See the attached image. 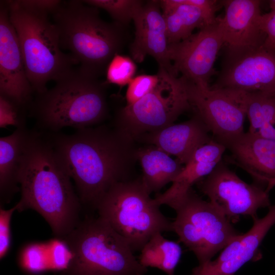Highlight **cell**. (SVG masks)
I'll list each match as a JSON object with an SVG mask.
<instances>
[{"mask_svg": "<svg viewBox=\"0 0 275 275\" xmlns=\"http://www.w3.org/2000/svg\"><path fill=\"white\" fill-rule=\"evenodd\" d=\"M45 133L74 181L82 206L96 210L111 187L128 180L138 149L134 140L114 126L87 127L72 134Z\"/></svg>", "mask_w": 275, "mask_h": 275, "instance_id": "obj_1", "label": "cell"}, {"mask_svg": "<svg viewBox=\"0 0 275 275\" xmlns=\"http://www.w3.org/2000/svg\"><path fill=\"white\" fill-rule=\"evenodd\" d=\"M71 179L45 132L30 130L19 174L17 211H36L54 237L63 239L81 221L83 206Z\"/></svg>", "mask_w": 275, "mask_h": 275, "instance_id": "obj_2", "label": "cell"}, {"mask_svg": "<svg viewBox=\"0 0 275 275\" xmlns=\"http://www.w3.org/2000/svg\"><path fill=\"white\" fill-rule=\"evenodd\" d=\"M55 85L36 95L29 108L38 127L58 132L65 127L77 129L100 123L108 113L105 83L79 67L55 81Z\"/></svg>", "mask_w": 275, "mask_h": 275, "instance_id": "obj_3", "label": "cell"}, {"mask_svg": "<svg viewBox=\"0 0 275 275\" xmlns=\"http://www.w3.org/2000/svg\"><path fill=\"white\" fill-rule=\"evenodd\" d=\"M52 16L61 48L69 50L82 70L98 77L105 72L123 46L122 25L104 21L97 8L78 0L62 1Z\"/></svg>", "mask_w": 275, "mask_h": 275, "instance_id": "obj_4", "label": "cell"}, {"mask_svg": "<svg viewBox=\"0 0 275 275\" xmlns=\"http://www.w3.org/2000/svg\"><path fill=\"white\" fill-rule=\"evenodd\" d=\"M15 30L28 79L36 95L45 92L50 81L58 79L78 64L60 46L58 30L48 14L5 1Z\"/></svg>", "mask_w": 275, "mask_h": 275, "instance_id": "obj_5", "label": "cell"}, {"mask_svg": "<svg viewBox=\"0 0 275 275\" xmlns=\"http://www.w3.org/2000/svg\"><path fill=\"white\" fill-rule=\"evenodd\" d=\"M64 240L72 258L60 275H144L127 242L101 217L86 216Z\"/></svg>", "mask_w": 275, "mask_h": 275, "instance_id": "obj_6", "label": "cell"}, {"mask_svg": "<svg viewBox=\"0 0 275 275\" xmlns=\"http://www.w3.org/2000/svg\"><path fill=\"white\" fill-rule=\"evenodd\" d=\"M142 179L118 182L98 203V216L127 242L134 252L141 251L157 233L173 232L172 222L161 212Z\"/></svg>", "mask_w": 275, "mask_h": 275, "instance_id": "obj_7", "label": "cell"}, {"mask_svg": "<svg viewBox=\"0 0 275 275\" xmlns=\"http://www.w3.org/2000/svg\"><path fill=\"white\" fill-rule=\"evenodd\" d=\"M168 206L176 213L173 232L194 253L199 264L210 261L242 233L219 210L192 188Z\"/></svg>", "mask_w": 275, "mask_h": 275, "instance_id": "obj_8", "label": "cell"}, {"mask_svg": "<svg viewBox=\"0 0 275 275\" xmlns=\"http://www.w3.org/2000/svg\"><path fill=\"white\" fill-rule=\"evenodd\" d=\"M155 87L140 100L121 108L114 127L135 141L141 136L174 124L191 108L183 78L159 68Z\"/></svg>", "mask_w": 275, "mask_h": 275, "instance_id": "obj_9", "label": "cell"}, {"mask_svg": "<svg viewBox=\"0 0 275 275\" xmlns=\"http://www.w3.org/2000/svg\"><path fill=\"white\" fill-rule=\"evenodd\" d=\"M181 77L184 81L195 114L212 133L215 141L226 147L244 133L246 115L240 92L213 89Z\"/></svg>", "mask_w": 275, "mask_h": 275, "instance_id": "obj_10", "label": "cell"}, {"mask_svg": "<svg viewBox=\"0 0 275 275\" xmlns=\"http://www.w3.org/2000/svg\"><path fill=\"white\" fill-rule=\"evenodd\" d=\"M275 95V50L261 45L226 49L221 69L210 87Z\"/></svg>", "mask_w": 275, "mask_h": 275, "instance_id": "obj_11", "label": "cell"}, {"mask_svg": "<svg viewBox=\"0 0 275 275\" xmlns=\"http://www.w3.org/2000/svg\"><path fill=\"white\" fill-rule=\"evenodd\" d=\"M202 193L232 223L240 216L255 219L258 210L271 206L268 192L255 183L241 179L222 160L208 176L199 182Z\"/></svg>", "mask_w": 275, "mask_h": 275, "instance_id": "obj_12", "label": "cell"}, {"mask_svg": "<svg viewBox=\"0 0 275 275\" xmlns=\"http://www.w3.org/2000/svg\"><path fill=\"white\" fill-rule=\"evenodd\" d=\"M225 44L218 18L178 43L169 44V57L176 76L208 86L217 54Z\"/></svg>", "mask_w": 275, "mask_h": 275, "instance_id": "obj_13", "label": "cell"}, {"mask_svg": "<svg viewBox=\"0 0 275 275\" xmlns=\"http://www.w3.org/2000/svg\"><path fill=\"white\" fill-rule=\"evenodd\" d=\"M34 92L28 79L17 36L5 1L0 3V95L30 106Z\"/></svg>", "mask_w": 275, "mask_h": 275, "instance_id": "obj_14", "label": "cell"}, {"mask_svg": "<svg viewBox=\"0 0 275 275\" xmlns=\"http://www.w3.org/2000/svg\"><path fill=\"white\" fill-rule=\"evenodd\" d=\"M268 208L264 217L253 219L251 228L230 242L215 260L199 264L190 275H234L246 263L260 260L261 244L275 225V205Z\"/></svg>", "mask_w": 275, "mask_h": 275, "instance_id": "obj_15", "label": "cell"}, {"mask_svg": "<svg viewBox=\"0 0 275 275\" xmlns=\"http://www.w3.org/2000/svg\"><path fill=\"white\" fill-rule=\"evenodd\" d=\"M160 8L159 1H149L135 16V36L130 52L133 61L138 63L142 62L147 55L152 56L159 68L177 77L169 57L166 26Z\"/></svg>", "mask_w": 275, "mask_h": 275, "instance_id": "obj_16", "label": "cell"}, {"mask_svg": "<svg viewBox=\"0 0 275 275\" xmlns=\"http://www.w3.org/2000/svg\"><path fill=\"white\" fill-rule=\"evenodd\" d=\"M226 148L230 152L227 161L246 172L256 183L265 184L267 192L275 186V140L248 131Z\"/></svg>", "mask_w": 275, "mask_h": 275, "instance_id": "obj_17", "label": "cell"}, {"mask_svg": "<svg viewBox=\"0 0 275 275\" xmlns=\"http://www.w3.org/2000/svg\"><path fill=\"white\" fill-rule=\"evenodd\" d=\"M225 15L218 18L225 44L229 49H239L263 44L265 35L260 27L259 0L221 1Z\"/></svg>", "mask_w": 275, "mask_h": 275, "instance_id": "obj_18", "label": "cell"}, {"mask_svg": "<svg viewBox=\"0 0 275 275\" xmlns=\"http://www.w3.org/2000/svg\"><path fill=\"white\" fill-rule=\"evenodd\" d=\"M209 131L196 114L185 122L173 124L159 130L145 134L136 140L144 141L174 155L185 165L194 153L210 142Z\"/></svg>", "mask_w": 275, "mask_h": 275, "instance_id": "obj_19", "label": "cell"}, {"mask_svg": "<svg viewBox=\"0 0 275 275\" xmlns=\"http://www.w3.org/2000/svg\"><path fill=\"white\" fill-rule=\"evenodd\" d=\"M226 147L213 138L199 148L172 182L171 187L154 199L160 206L168 205L186 194L192 186L208 176L222 160Z\"/></svg>", "mask_w": 275, "mask_h": 275, "instance_id": "obj_20", "label": "cell"}, {"mask_svg": "<svg viewBox=\"0 0 275 275\" xmlns=\"http://www.w3.org/2000/svg\"><path fill=\"white\" fill-rule=\"evenodd\" d=\"M29 131L16 129L0 138V207L9 204L20 191L19 174Z\"/></svg>", "mask_w": 275, "mask_h": 275, "instance_id": "obj_21", "label": "cell"}, {"mask_svg": "<svg viewBox=\"0 0 275 275\" xmlns=\"http://www.w3.org/2000/svg\"><path fill=\"white\" fill-rule=\"evenodd\" d=\"M136 159L143 169L142 182L150 194L172 183L184 166L153 145L138 149Z\"/></svg>", "mask_w": 275, "mask_h": 275, "instance_id": "obj_22", "label": "cell"}, {"mask_svg": "<svg viewBox=\"0 0 275 275\" xmlns=\"http://www.w3.org/2000/svg\"><path fill=\"white\" fill-rule=\"evenodd\" d=\"M239 92L250 122L248 132L275 140V95L261 92Z\"/></svg>", "mask_w": 275, "mask_h": 275, "instance_id": "obj_23", "label": "cell"}, {"mask_svg": "<svg viewBox=\"0 0 275 275\" xmlns=\"http://www.w3.org/2000/svg\"><path fill=\"white\" fill-rule=\"evenodd\" d=\"M178 6L163 15L169 44L183 41L190 36L193 31L215 22L203 11L195 6L176 0ZM217 19V18H216Z\"/></svg>", "mask_w": 275, "mask_h": 275, "instance_id": "obj_24", "label": "cell"}, {"mask_svg": "<svg viewBox=\"0 0 275 275\" xmlns=\"http://www.w3.org/2000/svg\"><path fill=\"white\" fill-rule=\"evenodd\" d=\"M181 255L182 249L179 243L165 238L161 233H157L141 250L138 260L146 268H156L168 275H174Z\"/></svg>", "mask_w": 275, "mask_h": 275, "instance_id": "obj_25", "label": "cell"}, {"mask_svg": "<svg viewBox=\"0 0 275 275\" xmlns=\"http://www.w3.org/2000/svg\"><path fill=\"white\" fill-rule=\"evenodd\" d=\"M82 2L105 10L115 22L122 25L133 20L144 4L139 0H86Z\"/></svg>", "mask_w": 275, "mask_h": 275, "instance_id": "obj_26", "label": "cell"}, {"mask_svg": "<svg viewBox=\"0 0 275 275\" xmlns=\"http://www.w3.org/2000/svg\"><path fill=\"white\" fill-rule=\"evenodd\" d=\"M19 266L25 271L37 274L50 270L47 242L30 243L21 249Z\"/></svg>", "mask_w": 275, "mask_h": 275, "instance_id": "obj_27", "label": "cell"}, {"mask_svg": "<svg viewBox=\"0 0 275 275\" xmlns=\"http://www.w3.org/2000/svg\"><path fill=\"white\" fill-rule=\"evenodd\" d=\"M136 65L130 58L117 53L106 69V83L123 87L128 85L135 73Z\"/></svg>", "mask_w": 275, "mask_h": 275, "instance_id": "obj_28", "label": "cell"}, {"mask_svg": "<svg viewBox=\"0 0 275 275\" xmlns=\"http://www.w3.org/2000/svg\"><path fill=\"white\" fill-rule=\"evenodd\" d=\"M29 108L7 96L0 95V127L12 125L16 129L27 128Z\"/></svg>", "mask_w": 275, "mask_h": 275, "instance_id": "obj_29", "label": "cell"}, {"mask_svg": "<svg viewBox=\"0 0 275 275\" xmlns=\"http://www.w3.org/2000/svg\"><path fill=\"white\" fill-rule=\"evenodd\" d=\"M50 270H65L69 265L72 255L71 250L63 239L54 238L47 242Z\"/></svg>", "mask_w": 275, "mask_h": 275, "instance_id": "obj_30", "label": "cell"}, {"mask_svg": "<svg viewBox=\"0 0 275 275\" xmlns=\"http://www.w3.org/2000/svg\"><path fill=\"white\" fill-rule=\"evenodd\" d=\"M158 81L157 74H143L134 77L128 85L126 93V105L133 104L147 95L155 87Z\"/></svg>", "mask_w": 275, "mask_h": 275, "instance_id": "obj_31", "label": "cell"}, {"mask_svg": "<svg viewBox=\"0 0 275 275\" xmlns=\"http://www.w3.org/2000/svg\"><path fill=\"white\" fill-rule=\"evenodd\" d=\"M17 211L15 205L9 209L0 207V259L8 253L11 244V222L13 214Z\"/></svg>", "mask_w": 275, "mask_h": 275, "instance_id": "obj_32", "label": "cell"}, {"mask_svg": "<svg viewBox=\"0 0 275 275\" xmlns=\"http://www.w3.org/2000/svg\"><path fill=\"white\" fill-rule=\"evenodd\" d=\"M260 27L266 36L264 46L275 50V12H269L262 14L260 19Z\"/></svg>", "mask_w": 275, "mask_h": 275, "instance_id": "obj_33", "label": "cell"}, {"mask_svg": "<svg viewBox=\"0 0 275 275\" xmlns=\"http://www.w3.org/2000/svg\"><path fill=\"white\" fill-rule=\"evenodd\" d=\"M21 7L36 11L52 14L60 6L59 0H17Z\"/></svg>", "mask_w": 275, "mask_h": 275, "instance_id": "obj_34", "label": "cell"}, {"mask_svg": "<svg viewBox=\"0 0 275 275\" xmlns=\"http://www.w3.org/2000/svg\"><path fill=\"white\" fill-rule=\"evenodd\" d=\"M269 7L271 12H275V0H271L269 1Z\"/></svg>", "mask_w": 275, "mask_h": 275, "instance_id": "obj_35", "label": "cell"}]
</instances>
